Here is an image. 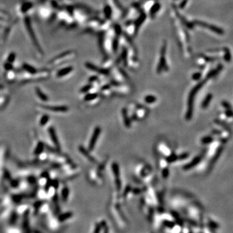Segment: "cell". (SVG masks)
Instances as JSON below:
<instances>
[{"instance_id":"42","label":"cell","mask_w":233,"mask_h":233,"mask_svg":"<svg viewBox=\"0 0 233 233\" xmlns=\"http://www.w3.org/2000/svg\"><path fill=\"white\" fill-rule=\"evenodd\" d=\"M10 184H11V185L13 187H16L18 185V181H15V180L12 181L11 183H10Z\"/></svg>"},{"instance_id":"21","label":"cell","mask_w":233,"mask_h":233,"mask_svg":"<svg viewBox=\"0 0 233 233\" xmlns=\"http://www.w3.org/2000/svg\"><path fill=\"white\" fill-rule=\"evenodd\" d=\"M97 97H98V95L97 93H87L84 97V100L91 101V100L95 99Z\"/></svg>"},{"instance_id":"26","label":"cell","mask_w":233,"mask_h":233,"mask_svg":"<svg viewBox=\"0 0 233 233\" xmlns=\"http://www.w3.org/2000/svg\"><path fill=\"white\" fill-rule=\"evenodd\" d=\"M31 7H32V5L31 3H25L21 7V11L25 13V12L27 11L29 8H31Z\"/></svg>"},{"instance_id":"39","label":"cell","mask_w":233,"mask_h":233,"mask_svg":"<svg viewBox=\"0 0 233 233\" xmlns=\"http://www.w3.org/2000/svg\"><path fill=\"white\" fill-rule=\"evenodd\" d=\"M51 186L54 187L55 188V189H58V181H56V180L51 181Z\"/></svg>"},{"instance_id":"9","label":"cell","mask_w":233,"mask_h":233,"mask_svg":"<svg viewBox=\"0 0 233 233\" xmlns=\"http://www.w3.org/2000/svg\"><path fill=\"white\" fill-rule=\"evenodd\" d=\"M78 148H79V151L80 152L82 153L84 155L86 158L88 159H89L91 162H96L95 159L94 157H92L91 155V154H89V152L87 151V150H86V149H85L83 146H80Z\"/></svg>"},{"instance_id":"7","label":"cell","mask_w":233,"mask_h":233,"mask_svg":"<svg viewBox=\"0 0 233 233\" xmlns=\"http://www.w3.org/2000/svg\"><path fill=\"white\" fill-rule=\"evenodd\" d=\"M29 211H25L24 214V222H23V228L25 233H30L29 228Z\"/></svg>"},{"instance_id":"34","label":"cell","mask_w":233,"mask_h":233,"mask_svg":"<svg viewBox=\"0 0 233 233\" xmlns=\"http://www.w3.org/2000/svg\"><path fill=\"white\" fill-rule=\"evenodd\" d=\"M222 106H223L224 107V108H225V109H227V110H229V109H231V106H230V104H229V102H227L223 101V102H222Z\"/></svg>"},{"instance_id":"30","label":"cell","mask_w":233,"mask_h":233,"mask_svg":"<svg viewBox=\"0 0 233 233\" xmlns=\"http://www.w3.org/2000/svg\"><path fill=\"white\" fill-rule=\"evenodd\" d=\"M91 87L92 86L91 84L87 85V86H85L84 87H82V89H81L80 91L82 92V93H87V92L91 89Z\"/></svg>"},{"instance_id":"37","label":"cell","mask_w":233,"mask_h":233,"mask_svg":"<svg viewBox=\"0 0 233 233\" xmlns=\"http://www.w3.org/2000/svg\"><path fill=\"white\" fill-rule=\"evenodd\" d=\"M225 115H226L227 117H232V111L231 109H229V110H227L225 112Z\"/></svg>"},{"instance_id":"3","label":"cell","mask_w":233,"mask_h":233,"mask_svg":"<svg viewBox=\"0 0 233 233\" xmlns=\"http://www.w3.org/2000/svg\"><path fill=\"white\" fill-rule=\"evenodd\" d=\"M197 24H198L199 25H201V27H203L210 29L211 31L216 32V34H222L223 33V31L222 29H220V28L219 27H217L214 26V25H210V24H207V23L201 22V21H197Z\"/></svg>"},{"instance_id":"2","label":"cell","mask_w":233,"mask_h":233,"mask_svg":"<svg viewBox=\"0 0 233 233\" xmlns=\"http://www.w3.org/2000/svg\"><path fill=\"white\" fill-rule=\"evenodd\" d=\"M100 133H101V128H100V127H99V126L96 127V128H95L94 132H93V135H92L91 136L90 141H89V147H88L89 151L91 152L93 150L95 146L96 143H97V139H98V138H99V136H100Z\"/></svg>"},{"instance_id":"14","label":"cell","mask_w":233,"mask_h":233,"mask_svg":"<svg viewBox=\"0 0 233 233\" xmlns=\"http://www.w3.org/2000/svg\"><path fill=\"white\" fill-rule=\"evenodd\" d=\"M36 93L37 94L38 97L40 99V100H42L43 102H47L48 100V97L46 95H45L43 93V92L41 90L40 88L36 87Z\"/></svg>"},{"instance_id":"22","label":"cell","mask_w":233,"mask_h":233,"mask_svg":"<svg viewBox=\"0 0 233 233\" xmlns=\"http://www.w3.org/2000/svg\"><path fill=\"white\" fill-rule=\"evenodd\" d=\"M214 141V138L211 136H206L201 139V143L203 144H208L212 143Z\"/></svg>"},{"instance_id":"46","label":"cell","mask_w":233,"mask_h":233,"mask_svg":"<svg viewBox=\"0 0 233 233\" xmlns=\"http://www.w3.org/2000/svg\"><path fill=\"white\" fill-rule=\"evenodd\" d=\"M5 176L6 178H7V179H9L10 178V173H8L7 171H6V172H5Z\"/></svg>"},{"instance_id":"31","label":"cell","mask_w":233,"mask_h":233,"mask_svg":"<svg viewBox=\"0 0 233 233\" xmlns=\"http://www.w3.org/2000/svg\"><path fill=\"white\" fill-rule=\"evenodd\" d=\"M201 76H202V75H201V73H196L192 75V79L196 81L199 80L201 78Z\"/></svg>"},{"instance_id":"25","label":"cell","mask_w":233,"mask_h":233,"mask_svg":"<svg viewBox=\"0 0 233 233\" xmlns=\"http://www.w3.org/2000/svg\"><path fill=\"white\" fill-rule=\"evenodd\" d=\"M49 120V117L48 115H43L41 118L40 124L41 126H45L48 122Z\"/></svg>"},{"instance_id":"38","label":"cell","mask_w":233,"mask_h":233,"mask_svg":"<svg viewBox=\"0 0 233 233\" xmlns=\"http://www.w3.org/2000/svg\"><path fill=\"white\" fill-rule=\"evenodd\" d=\"M28 181H29V182L30 183H31V184H33V183H34L35 182H36V178H35L34 177L31 176V177H30V178H28Z\"/></svg>"},{"instance_id":"29","label":"cell","mask_w":233,"mask_h":233,"mask_svg":"<svg viewBox=\"0 0 233 233\" xmlns=\"http://www.w3.org/2000/svg\"><path fill=\"white\" fill-rule=\"evenodd\" d=\"M159 8H160V5L159 3H156V4L154 5V6L152 7V8L151 14H154L155 13H157V12L158 11V10L159 9Z\"/></svg>"},{"instance_id":"44","label":"cell","mask_w":233,"mask_h":233,"mask_svg":"<svg viewBox=\"0 0 233 233\" xmlns=\"http://www.w3.org/2000/svg\"><path fill=\"white\" fill-rule=\"evenodd\" d=\"M130 190H131V187H130V186H128V187H126V190H125L124 194H127V193L128 192L130 191Z\"/></svg>"},{"instance_id":"1","label":"cell","mask_w":233,"mask_h":233,"mask_svg":"<svg viewBox=\"0 0 233 233\" xmlns=\"http://www.w3.org/2000/svg\"><path fill=\"white\" fill-rule=\"evenodd\" d=\"M204 84H205V81H201V82H200L198 84L196 85V86L192 89L190 94H189V99H188V110L187 111L186 116H185L186 120H187V121L190 120L192 117L195 97H196V93H197V92L199 91V90L202 87V86H203Z\"/></svg>"},{"instance_id":"24","label":"cell","mask_w":233,"mask_h":233,"mask_svg":"<svg viewBox=\"0 0 233 233\" xmlns=\"http://www.w3.org/2000/svg\"><path fill=\"white\" fill-rule=\"evenodd\" d=\"M178 159V155H176L174 154H172V155L168 156V157L167 158V161L169 163H172V162H175V161H176V160Z\"/></svg>"},{"instance_id":"6","label":"cell","mask_w":233,"mask_h":233,"mask_svg":"<svg viewBox=\"0 0 233 233\" xmlns=\"http://www.w3.org/2000/svg\"><path fill=\"white\" fill-rule=\"evenodd\" d=\"M201 156H197V157H194L192 161L191 162H190L189 163L187 164L183 167V169L185 170H190L191 168H194L196 165H197V164L200 163V162L201 161Z\"/></svg>"},{"instance_id":"10","label":"cell","mask_w":233,"mask_h":233,"mask_svg":"<svg viewBox=\"0 0 233 233\" xmlns=\"http://www.w3.org/2000/svg\"><path fill=\"white\" fill-rule=\"evenodd\" d=\"M73 216V214L71 212H65V213H63L58 216V219L60 222H63L64 221L67 220V219H70Z\"/></svg>"},{"instance_id":"36","label":"cell","mask_w":233,"mask_h":233,"mask_svg":"<svg viewBox=\"0 0 233 233\" xmlns=\"http://www.w3.org/2000/svg\"><path fill=\"white\" fill-rule=\"evenodd\" d=\"M100 230H101V226H100V224L97 223V225H96L94 233H99L100 232Z\"/></svg>"},{"instance_id":"28","label":"cell","mask_w":233,"mask_h":233,"mask_svg":"<svg viewBox=\"0 0 233 233\" xmlns=\"http://www.w3.org/2000/svg\"><path fill=\"white\" fill-rule=\"evenodd\" d=\"M104 10H105L104 12H105L106 16L108 18H110L111 16V8H110V7H109V6H107V7H105Z\"/></svg>"},{"instance_id":"5","label":"cell","mask_w":233,"mask_h":233,"mask_svg":"<svg viewBox=\"0 0 233 233\" xmlns=\"http://www.w3.org/2000/svg\"><path fill=\"white\" fill-rule=\"evenodd\" d=\"M45 110H50L54 112H65L68 111L67 107L65 106H43Z\"/></svg>"},{"instance_id":"45","label":"cell","mask_w":233,"mask_h":233,"mask_svg":"<svg viewBox=\"0 0 233 233\" xmlns=\"http://www.w3.org/2000/svg\"><path fill=\"white\" fill-rule=\"evenodd\" d=\"M97 79V76H92V77H91L90 79H89V81H90V82H93V81L96 80Z\"/></svg>"},{"instance_id":"12","label":"cell","mask_w":233,"mask_h":233,"mask_svg":"<svg viewBox=\"0 0 233 233\" xmlns=\"http://www.w3.org/2000/svg\"><path fill=\"white\" fill-rule=\"evenodd\" d=\"M212 97H213V95L211 93H208V95H206L205 98L204 99L203 101L202 104H201V107H202L203 108L205 109L208 106V105H209L210 102H211V100L212 99Z\"/></svg>"},{"instance_id":"4","label":"cell","mask_w":233,"mask_h":233,"mask_svg":"<svg viewBox=\"0 0 233 233\" xmlns=\"http://www.w3.org/2000/svg\"><path fill=\"white\" fill-rule=\"evenodd\" d=\"M49 135H50L51 141H53V143H54V144L55 145L56 148L58 149V150H60V143H59V141H58V137H57L56 133L55 130H54V128H53V127L49 128Z\"/></svg>"},{"instance_id":"32","label":"cell","mask_w":233,"mask_h":233,"mask_svg":"<svg viewBox=\"0 0 233 233\" xmlns=\"http://www.w3.org/2000/svg\"><path fill=\"white\" fill-rule=\"evenodd\" d=\"M189 153H187V152L183 153V154H181L180 155L178 156V159H181V160L186 159L187 158L189 157Z\"/></svg>"},{"instance_id":"40","label":"cell","mask_w":233,"mask_h":233,"mask_svg":"<svg viewBox=\"0 0 233 233\" xmlns=\"http://www.w3.org/2000/svg\"><path fill=\"white\" fill-rule=\"evenodd\" d=\"M12 67H13V66L11 65L10 63H8V64H6L5 65V69H6L7 70L12 69Z\"/></svg>"},{"instance_id":"41","label":"cell","mask_w":233,"mask_h":233,"mask_svg":"<svg viewBox=\"0 0 233 233\" xmlns=\"http://www.w3.org/2000/svg\"><path fill=\"white\" fill-rule=\"evenodd\" d=\"M42 205V203L41 202V201H38V202L36 203L34 205L35 209H38V208L40 207V206Z\"/></svg>"},{"instance_id":"35","label":"cell","mask_w":233,"mask_h":233,"mask_svg":"<svg viewBox=\"0 0 233 233\" xmlns=\"http://www.w3.org/2000/svg\"><path fill=\"white\" fill-rule=\"evenodd\" d=\"M14 59H15V55H14V54L12 53V54H10L9 56H8V63H10V64L13 63V62L14 61Z\"/></svg>"},{"instance_id":"17","label":"cell","mask_w":233,"mask_h":233,"mask_svg":"<svg viewBox=\"0 0 233 233\" xmlns=\"http://www.w3.org/2000/svg\"><path fill=\"white\" fill-rule=\"evenodd\" d=\"M222 150H223V148H222V147H220L219 149H218V150L216 152V153L215 155L214 156L213 158H212V160H211V164H210V165H211V167H212V165H213L215 163L216 161L217 160H218V159L219 158V155H220L221 153H222Z\"/></svg>"},{"instance_id":"18","label":"cell","mask_w":233,"mask_h":233,"mask_svg":"<svg viewBox=\"0 0 233 233\" xmlns=\"http://www.w3.org/2000/svg\"><path fill=\"white\" fill-rule=\"evenodd\" d=\"M112 170L115 175V178H118L120 177V172L119 168V165L116 162H113L112 164Z\"/></svg>"},{"instance_id":"19","label":"cell","mask_w":233,"mask_h":233,"mask_svg":"<svg viewBox=\"0 0 233 233\" xmlns=\"http://www.w3.org/2000/svg\"><path fill=\"white\" fill-rule=\"evenodd\" d=\"M24 69L25 71H27V72H29V73L31 74H35L36 73V70L35 68H34L33 67L31 66V65H29V64H24Z\"/></svg>"},{"instance_id":"13","label":"cell","mask_w":233,"mask_h":233,"mask_svg":"<svg viewBox=\"0 0 233 233\" xmlns=\"http://www.w3.org/2000/svg\"><path fill=\"white\" fill-rule=\"evenodd\" d=\"M72 70L73 68L71 67H67L62 69H60V71L58 72V73H57V76H58V77H62V76H65V75H68V74Z\"/></svg>"},{"instance_id":"11","label":"cell","mask_w":233,"mask_h":233,"mask_svg":"<svg viewBox=\"0 0 233 233\" xmlns=\"http://www.w3.org/2000/svg\"><path fill=\"white\" fill-rule=\"evenodd\" d=\"M122 117L124 119V122L125 126L127 128H130L131 126V122L130 120L129 119L128 116V114H127V111H126V108H123L122 110Z\"/></svg>"},{"instance_id":"8","label":"cell","mask_w":233,"mask_h":233,"mask_svg":"<svg viewBox=\"0 0 233 233\" xmlns=\"http://www.w3.org/2000/svg\"><path fill=\"white\" fill-rule=\"evenodd\" d=\"M86 67H87V68L89 69L92 70V71H97V72H99V73L102 74V75H108V74L109 73L108 70L104 69H99L98 67L95 66L94 65H93V64H89V63L86 64Z\"/></svg>"},{"instance_id":"15","label":"cell","mask_w":233,"mask_h":233,"mask_svg":"<svg viewBox=\"0 0 233 233\" xmlns=\"http://www.w3.org/2000/svg\"><path fill=\"white\" fill-rule=\"evenodd\" d=\"M43 149H44V144H43V143H42V142H40V143H38V144H37L36 148H35L34 154H36V155H40V154H42V153L43 152Z\"/></svg>"},{"instance_id":"47","label":"cell","mask_w":233,"mask_h":233,"mask_svg":"<svg viewBox=\"0 0 233 233\" xmlns=\"http://www.w3.org/2000/svg\"><path fill=\"white\" fill-rule=\"evenodd\" d=\"M109 88H110V86H108V85H106V86L102 87V89H109Z\"/></svg>"},{"instance_id":"23","label":"cell","mask_w":233,"mask_h":233,"mask_svg":"<svg viewBox=\"0 0 233 233\" xmlns=\"http://www.w3.org/2000/svg\"><path fill=\"white\" fill-rule=\"evenodd\" d=\"M18 219V215L16 212H13L10 216V224L11 225H14L16 223V221Z\"/></svg>"},{"instance_id":"33","label":"cell","mask_w":233,"mask_h":233,"mask_svg":"<svg viewBox=\"0 0 233 233\" xmlns=\"http://www.w3.org/2000/svg\"><path fill=\"white\" fill-rule=\"evenodd\" d=\"M13 200L15 203H19V201H21V199H22V197H21L20 195H15V196H13Z\"/></svg>"},{"instance_id":"20","label":"cell","mask_w":233,"mask_h":233,"mask_svg":"<svg viewBox=\"0 0 233 233\" xmlns=\"http://www.w3.org/2000/svg\"><path fill=\"white\" fill-rule=\"evenodd\" d=\"M156 100H157L156 97L154 95H147L144 98V101L148 104H152V103L155 102Z\"/></svg>"},{"instance_id":"16","label":"cell","mask_w":233,"mask_h":233,"mask_svg":"<svg viewBox=\"0 0 233 233\" xmlns=\"http://www.w3.org/2000/svg\"><path fill=\"white\" fill-rule=\"evenodd\" d=\"M69 189L67 187L64 188L62 190V199L64 201H66L68 200L69 197Z\"/></svg>"},{"instance_id":"43","label":"cell","mask_w":233,"mask_h":233,"mask_svg":"<svg viewBox=\"0 0 233 233\" xmlns=\"http://www.w3.org/2000/svg\"><path fill=\"white\" fill-rule=\"evenodd\" d=\"M133 192L134 193V194H139V193L141 192V190H140V189L135 188V189H134L133 190Z\"/></svg>"},{"instance_id":"27","label":"cell","mask_w":233,"mask_h":233,"mask_svg":"<svg viewBox=\"0 0 233 233\" xmlns=\"http://www.w3.org/2000/svg\"><path fill=\"white\" fill-rule=\"evenodd\" d=\"M162 176L164 179L168 178L169 176V169L168 168H165L162 171Z\"/></svg>"}]
</instances>
